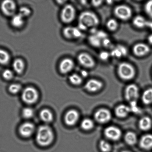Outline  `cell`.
Segmentation results:
<instances>
[{
	"label": "cell",
	"instance_id": "obj_6",
	"mask_svg": "<svg viewBox=\"0 0 152 152\" xmlns=\"http://www.w3.org/2000/svg\"><path fill=\"white\" fill-rule=\"evenodd\" d=\"M114 13L117 18L123 21L129 20L132 15L131 9L125 4L117 6L114 9Z\"/></svg>",
	"mask_w": 152,
	"mask_h": 152
},
{
	"label": "cell",
	"instance_id": "obj_16",
	"mask_svg": "<svg viewBox=\"0 0 152 152\" xmlns=\"http://www.w3.org/2000/svg\"><path fill=\"white\" fill-rule=\"evenodd\" d=\"M74 66V62L72 59L65 58L62 60L59 64V71L62 74H67L72 70Z\"/></svg>",
	"mask_w": 152,
	"mask_h": 152
},
{
	"label": "cell",
	"instance_id": "obj_17",
	"mask_svg": "<svg viewBox=\"0 0 152 152\" xmlns=\"http://www.w3.org/2000/svg\"><path fill=\"white\" fill-rule=\"evenodd\" d=\"M140 146L145 150L152 148V134H147L141 137L140 142Z\"/></svg>",
	"mask_w": 152,
	"mask_h": 152
},
{
	"label": "cell",
	"instance_id": "obj_40",
	"mask_svg": "<svg viewBox=\"0 0 152 152\" xmlns=\"http://www.w3.org/2000/svg\"><path fill=\"white\" fill-rule=\"evenodd\" d=\"M111 56L108 52L103 51L101 52L99 55V57L101 60L105 61L108 60Z\"/></svg>",
	"mask_w": 152,
	"mask_h": 152
},
{
	"label": "cell",
	"instance_id": "obj_32",
	"mask_svg": "<svg viewBox=\"0 0 152 152\" xmlns=\"http://www.w3.org/2000/svg\"><path fill=\"white\" fill-rule=\"evenodd\" d=\"M110 53L111 56L112 57L117 58H120L124 56L123 52H122L117 45L116 47H114V48L112 49L111 53Z\"/></svg>",
	"mask_w": 152,
	"mask_h": 152
},
{
	"label": "cell",
	"instance_id": "obj_31",
	"mask_svg": "<svg viewBox=\"0 0 152 152\" xmlns=\"http://www.w3.org/2000/svg\"><path fill=\"white\" fill-rule=\"evenodd\" d=\"M106 25L107 28L111 31L117 30L119 26L118 22L114 19H109L107 21Z\"/></svg>",
	"mask_w": 152,
	"mask_h": 152
},
{
	"label": "cell",
	"instance_id": "obj_24",
	"mask_svg": "<svg viewBox=\"0 0 152 152\" xmlns=\"http://www.w3.org/2000/svg\"><path fill=\"white\" fill-rule=\"evenodd\" d=\"M142 99L143 102L145 105H149L152 103V88L147 89L143 94Z\"/></svg>",
	"mask_w": 152,
	"mask_h": 152
},
{
	"label": "cell",
	"instance_id": "obj_43",
	"mask_svg": "<svg viewBox=\"0 0 152 152\" xmlns=\"http://www.w3.org/2000/svg\"><path fill=\"white\" fill-rule=\"evenodd\" d=\"M79 29L81 31H84L87 30L88 28L86 27L85 25L83 24L79 23H78V27Z\"/></svg>",
	"mask_w": 152,
	"mask_h": 152
},
{
	"label": "cell",
	"instance_id": "obj_11",
	"mask_svg": "<svg viewBox=\"0 0 152 152\" xmlns=\"http://www.w3.org/2000/svg\"><path fill=\"white\" fill-rule=\"evenodd\" d=\"M104 134L108 139L111 140L117 141L121 137L122 132L118 128L114 126H110L105 129Z\"/></svg>",
	"mask_w": 152,
	"mask_h": 152
},
{
	"label": "cell",
	"instance_id": "obj_20",
	"mask_svg": "<svg viewBox=\"0 0 152 152\" xmlns=\"http://www.w3.org/2000/svg\"><path fill=\"white\" fill-rule=\"evenodd\" d=\"M40 118L43 121L47 123H51L54 119L53 113L47 109H44L41 110L40 114Z\"/></svg>",
	"mask_w": 152,
	"mask_h": 152
},
{
	"label": "cell",
	"instance_id": "obj_21",
	"mask_svg": "<svg viewBox=\"0 0 152 152\" xmlns=\"http://www.w3.org/2000/svg\"><path fill=\"white\" fill-rule=\"evenodd\" d=\"M13 68L14 71L18 74H21L25 69V63L21 59H16L13 62Z\"/></svg>",
	"mask_w": 152,
	"mask_h": 152
},
{
	"label": "cell",
	"instance_id": "obj_34",
	"mask_svg": "<svg viewBox=\"0 0 152 152\" xmlns=\"http://www.w3.org/2000/svg\"><path fill=\"white\" fill-rule=\"evenodd\" d=\"M22 115L23 117L25 118H31L33 117L34 115V110L29 107H26L22 110Z\"/></svg>",
	"mask_w": 152,
	"mask_h": 152
},
{
	"label": "cell",
	"instance_id": "obj_38",
	"mask_svg": "<svg viewBox=\"0 0 152 152\" xmlns=\"http://www.w3.org/2000/svg\"><path fill=\"white\" fill-rule=\"evenodd\" d=\"M3 78L7 80H11L13 76L12 71L10 69H7L4 71L2 73Z\"/></svg>",
	"mask_w": 152,
	"mask_h": 152
},
{
	"label": "cell",
	"instance_id": "obj_12",
	"mask_svg": "<svg viewBox=\"0 0 152 152\" xmlns=\"http://www.w3.org/2000/svg\"><path fill=\"white\" fill-rule=\"evenodd\" d=\"M132 51L134 54L138 57L146 56L150 51V48L147 44L143 43H138L134 46Z\"/></svg>",
	"mask_w": 152,
	"mask_h": 152
},
{
	"label": "cell",
	"instance_id": "obj_36",
	"mask_svg": "<svg viewBox=\"0 0 152 152\" xmlns=\"http://www.w3.org/2000/svg\"><path fill=\"white\" fill-rule=\"evenodd\" d=\"M31 10L28 7H20L19 10L18 14L20 15L24 18L29 16L31 15Z\"/></svg>",
	"mask_w": 152,
	"mask_h": 152
},
{
	"label": "cell",
	"instance_id": "obj_5",
	"mask_svg": "<svg viewBox=\"0 0 152 152\" xmlns=\"http://www.w3.org/2000/svg\"><path fill=\"white\" fill-rule=\"evenodd\" d=\"M22 100L25 103L32 104L35 103L38 101L39 94L35 88L28 87L22 91L21 95Z\"/></svg>",
	"mask_w": 152,
	"mask_h": 152
},
{
	"label": "cell",
	"instance_id": "obj_42",
	"mask_svg": "<svg viewBox=\"0 0 152 152\" xmlns=\"http://www.w3.org/2000/svg\"><path fill=\"white\" fill-rule=\"evenodd\" d=\"M103 1H92L91 4L93 7H98L102 5Z\"/></svg>",
	"mask_w": 152,
	"mask_h": 152
},
{
	"label": "cell",
	"instance_id": "obj_19",
	"mask_svg": "<svg viewBox=\"0 0 152 152\" xmlns=\"http://www.w3.org/2000/svg\"><path fill=\"white\" fill-rule=\"evenodd\" d=\"M139 126L143 131H147L151 129L152 127V121L150 117H144L140 120Z\"/></svg>",
	"mask_w": 152,
	"mask_h": 152
},
{
	"label": "cell",
	"instance_id": "obj_22",
	"mask_svg": "<svg viewBox=\"0 0 152 152\" xmlns=\"http://www.w3.org/2000/svg\"><path fill=\"white\" fill-rule=\"evenodd\" d=\"M147 20H146L143 16L138 15L133 19L132 23L134 26L136 28L141 29L147 26Z\"/></svg>",
	"mask_w": 152,
	"mask_h": 152
},
{
	"label": "cell",
	"instance_id": "obj_41",
	"mask_svg": "<svg viewBox=\"0 0 152 152\" xmlns=\"http://www.w3.org/2000/svg\"><path fill=\"white\" fill-rule=\"evenodd\" d=\"M96 35L102 41L105 39L108 38V34L106 32L103 31H98L97 32Z\"/></svg>",
	"mask_w": 152,
	"mask_h": 152
},
{
	"label": "cell",
	"instance_id": "obj_7",
	"mask_svg": "<svg viewBox=\"0 0 152 152\" xmlns=\"http://www.w3.org/2000/svg\"><path fill=\"white\" fill-rule=\"evenodd\" d=\"M76 11L72 5L67 4L64 7L61 13V18L65 23H70L75 19Z\"/></svg>",
	"mask_w": 152,
	"mask_h": 152
},
{
	"label": "cell",
	"instance_id": "obj_8",
	"mask_svg": "<svg viewBox=\"0 0 152 152\" xmlns=\"http://www.w3.org/2000/svg\"><path fill=\"white\" fill-rule=\"evenodd\" d=\"M16 5L14 1L6 0L1 4V11L4 15L7 16H13L16 11Z\"/></svg>",
	"mask_w": 152,
	"mask_h": 152
},
{
	"label": "cell",
	"instance_id": "obj_9",
	"mask_svg": "<svg viewBox=\"0 0 152 152\" xmlns=\"http://www.w3.org/2000/svg\"><path fill=\"white\" fill-rule=\"evenodd\" d=\"M77 59L80 64L86 68H93L96 64L93 58L86 53H80L77 57Z\"/></svg>",
	"mask_w": 152,
	"mask_h": 152
},
{
	"label": "cell",
	"instance_id": "obj_10",
	"mask_svg": "<svg viewBox=\"0 0 152 152\" xmlns=\"http://www.w3.org/2000/svg\"><path fill=\"white\" fill-rule=\"evenodd\" d=\"M95 120L98 123L105 124L111 120L112 115L111 112L106 109H101L95 113L94 115Z\"/></svg>",
	"mask_w": 152,
	"mask_h": 152
},
{
	"label": "cell",
	"instance_id": "obj_13",
	"mask_svg": "<svg viewBox=\"0 0 152 152\" xmlns=\"http://www.w3.org/2000/svg\"><path fill=\"white\" fill-rule=\"evenodd\" d=\"M79 118V114L75 110L68 111L65 116V121L68 126H73L76 124Z\"/></svg>",
	"mask_w": 152,
	"mask_h": 152
},
{
	"label": "cell",
	"instance_id": "obj_33",
	"mask_svg": "<svg viewBox=\"0 0 152 152\" xmlns=\"http://www.w3.org/2000/svg\"><path fill=\"white\" fill-rule=\"evenodd\" d=\"M99 146L103 152H109L111 150V145L109 143L104 140L100 142Z\"/></svg>",
	"mask_w": 152,
	"mask_h": 152
},
{
	"label": "cell",
	"instance_id": "obj_46",
	"mask_svg": "<svg viewBox=\"0 0 152 152\" xmlns=\"http://www.w3.org/2000/svg\"><path fill=\"white\" fill-rule=\"evenodd\" d=\"M148 42L150 44L152 45V34L149 36L148 38Z\"/></svg>",
	"mask_w": 152,
	"mask_h": 152
},
{
	"label": "cell",
	"instance_id": "obj_28",
	"mask_svg": "<svg viewBox=\"0 0 152 152\" xmlns=\"http://www.w3.org/2000/svg\"><path fill=\"white\" fill-rule=\"evenodd\" d=\"M10 57L7 52L5 50L0 49V64L6 65L10 61Z\"/></svg>",
	"mask_w": 152,
	"mask_h": 152
},
{
	"label": "cell",
	"instance_id": "obj_4",
	"mask_svg": "<svg viewBox=\"0 0 152 152\" xmlns=\"http://www.w3.org/2000/svg\"><path fill=\"white\" fill-rule=\"evenodd\" d=\"M117 71L120 78L125 80H132L136 73L135 68L132 65L126 62L120 63L117 67Z\"/></svg>",
	"mask_w": 152,
	"mask_h": 152
},
{
	"label": "cell",
	"instance_id": "obj_23",
	"mask_svg": "<svg viewBox=\"0 0 152 152\" xmlns=\"http://www.w3.org/2000/svg\"><path fill=\"white\" fill-rule=\"evenodd\" d=\"M11 23L15 28H19L23 26L24 23V18L18 13L15 15L12 18Z\"/></svg>",
	"mask_w": 152,
	"mask_h": 152
},
{
	"label": "cell",
	"instance_id": "obj_47",
	"mask_svg": "<svg viewBox=\"0 0 152 152\" xmlns=\"http://www.w3.org/2000/svg\"><path fill=\"white\" fill-rule=\"evenodd\" d=\"M122 152H131L130 151H122Z\"/></svg>",
	"mask_w": 152,
	"mask_h": 152
},
{
	"label": "cell",
	"instance_id": "obj_1",
	"mask_svg": "<svg viewBox=\"0 0 152 152\" xmlns=\"http://www.w3.org/2000/svg\"><path fill=\"white\" fill-rule=\"evenodd\" d=\"M54 138L53 130L47 125H42L37 129L36 139L39 145L41 146H47L51 144Z\"/></svg>",
	"mask_w": 152,
	"mask_h": 152
},
{
	"label": "cell",
	"instance_id": "obj_2",
	"mask_svg": "<svg viewBox=\"0 0 152 152\" xmlns=\"http://www.w3.org/2000/svg\"><path fill=\"white\" fill-rule=\"evenodd\" d=\"M139 96V91L136 85L131 84L126 87L125 97L131 105V111L137 112L138 111L137 101Z\"/></svg>",
	"mask_w": 152,
	"mask_h": 152
},
{
	"label": "cell",
	"instance_id": "obj_3",
	"mask_svg": "<svg viewBox=\"0 0 152 152\" xmlns=\"http://www.w3.org/2000/svg\"><path fill=\"white\" fill-rule=\"evenodd\" d=\"M79 22L83 24L88 28H96L99 25V20L98 16L93 12L86 11L83 12L79 18Z\"/></svg>",
	"mask_w": 152,
	"mask_h": 152
},
{
	"label": "cell",
	"instance_id": "obj_35",
	"mask_svg": "<svg viewBox=\"0 0 152 152\" xmlns=\"http://www.w3.org/2000/svg\"><path fill=\"white\" fill-rule=\"evenodd\" d=\"M21 86L18 83H13V84H11L9 87V91L12 94L18 93L21 91Z\"/></svg>",
	"mask_w": 152,
	"mask_h": 152
},
{
	"label": "cell",
	"instance_id": "obj_44",
	"mask_svg": "<svg viewBox=\"0 0 152 152\" xmlns=\"http://www.w3.org/2000/svg\"><path fill=\"white\" fill-rule=\"evenodd\" d=\"M81 74L82 77H87L88 75V73L87 71L85 70L82 71H81Z\"/></svg>",
	"mask_w": 152,
	"mask_h": 152
},
{
	"label": "cell",
	"instance_id": "obj_27",
	"mask_svg": "<svg viewBox=\"0 0 152 152\" xmlns=\"http://www.w3.org/2000/svg\"><path fill=\"white\" fill-rule=\"evenodd\" d=\"M94 126V123L93 121L90 119H85L81 122V127L84 130H90L93 129Z\"/></svg>",
	"mask_w": 152,
	"mask_h": 152
},
{
	"label": "cell",
	"instance_id": "obj_26",
	"mask_svg": "<svg viewBox=\"0 0 152 152\" xmlns=\"http://www.w3.org/2000/svg\"><path fill=\"white\" fill-rule=\"evenodd\" d=\"M137 137L134 132H128L125 136V140L126 143L129 145H133L136 143Z\"/></svg>",
	"mask_w": 152,
	"mask_h": 152
},
{
	"label": "cell",
	"instance_id": "obj_37",
	"mask_svg": "<svg viewBox=\"0 0 152 152\" xmlns=\"http://www.w3.org/2000/svg\"><path fill=\"white\" fill-rule=\"evenodd\" d=\"M145 10L147 14L152 18V1H148L146 3Z\"/></svg>",
	"mask_w": 152,
	"mask_h": 152
},
{
	"label": "cell",
	"instance_id": "obj_29",
	"mask_svg": "<svg viewBox=\"0 0 152 152\" xmlns=\"http://www.w3.org/2000/svg\"><path fill=\"white\" fill-rule=\"evenodd\" d=\"M74 27L71 26H68L64 28L63 34L65 38L68 39H73L74 37Z\"/></svg>",
	"mask_w": 152,
	"mask_h": 152
},
{
	"label": "cell",
	"instance_id": "obj_15",
	"mask_svg": "<svg viewBox=\"0 0 152 152\" xmlns=\"http://www.w3.org/2000/svg\"><path fill=\"white\" fill-rule=\"evenodd\" d=\"M103 86L102 83L96 79H91L86 83L85 87L89 92H94L102 88Z\"/></svg>",
	"mask_w": 152,
	"mask_h": 152
},
{
	"label": "cell",
	"instance_id": "obj_18",
	"mask_svg": "<svg viewBox=\"0 0 152 152\" xmlns=\"http://www.w3.org/2000/svg\"><path fill=\"white\" fill-rule=\"evenodd\" d=\"M131 111L130 107L126 105H120L116 108L115 113L119 117L125 118L126 117Z\"/></svg>",
	"mask_w": 152,
	"mask_h": 152
},
{
	"label": "cell",
	"instance_id": "obj_30",
	"mask_svg": "<svg viewBox=\"0 0 152 152\" xmlns=\"http://www.w3.org/2000/svg\"><path fill=\"white\" fill-rule=\"evenodd\" d=\"M69 80L72 84L75 86H78L81 84L82 82V78L81 76L76 74H72L70 76Z\"/></svg>",
	"mask_w": 152,
	"mask_h": 152
},
{
	"label": "cell",
	"instance_id": "obj_25",
	"mask_svg": "<svg viewBox=\"0 0 152 152\" xmlns=\"http://www.w3.org/2000/svg\"><path fill=\"white\" fill-rule=\"evenodd\" d=\"M88 41L91 45L95 48H99L102 45V41L96 34H91L88 38Z\"/></svg>",
	"mask_w": 152,
	"mask_h": 152
},
{
	"label": "cell",
	"instance_id": "obj_45",
	"mask_svg": "<svg viewBox=\"0 0 152 152\" xmlns=\"http://www.w3.org/2000/svg\"><path fill=\"white\" fill-rule=\"evenodd\" d=\"M146 27H148L149 28L152 29V22L148 21H147Z\"/></svg>",
	"mask_w": 152,
	"mask_h": 152
},
{
	"label": "cell",
	"instance_id": "obj_14",
	"mask_svg": "<svg viewBox=\"0 0 152 152\" xmlns=\"http://www.w3.org/2000/svg\"><path fill=\"white\" fill-rule=\"evenodd\" d=\"M35 130V127L34 124L30 122H26L21 125L19 132L21 136L27 138L33 134Z\"/></svg>",
	"mask_w": 152,
	"mask_h": 152
},
{
	"label": "cell",
	"instance_id": "obj_39",
	"mask_svg": "<svg viewBox=\"0 0 152 152\" xmlns=\"http://www.w3.org/2000/svg\"><path fill=\"white\" fill-rule=\"evenodd\" d=\"M102 45L108 48L112 49L114 48L115 46L113 45L112 42L109 38H106L102 41Z\"/></svg>",
	"mask_w": 152,
	"mask_h": 152
}]
</instances>
